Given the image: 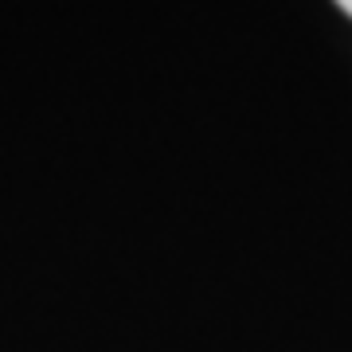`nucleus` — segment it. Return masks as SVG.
<instances>
[{
    "instance_id": "1",
    "label": "nucleus",
    "mask_w": 352,
    "mask_h": 352,
    "mask_svg": "<svg viewBox=\"0 0 352 352\" xmlns=\"http://www.w3.org/2000/svg\"><path fill=\"white\" fill-rule=\"evenodd\" d=\"M337 8H340L344 16H352V0H337Z\"/></svg>"
}]
</instances>
